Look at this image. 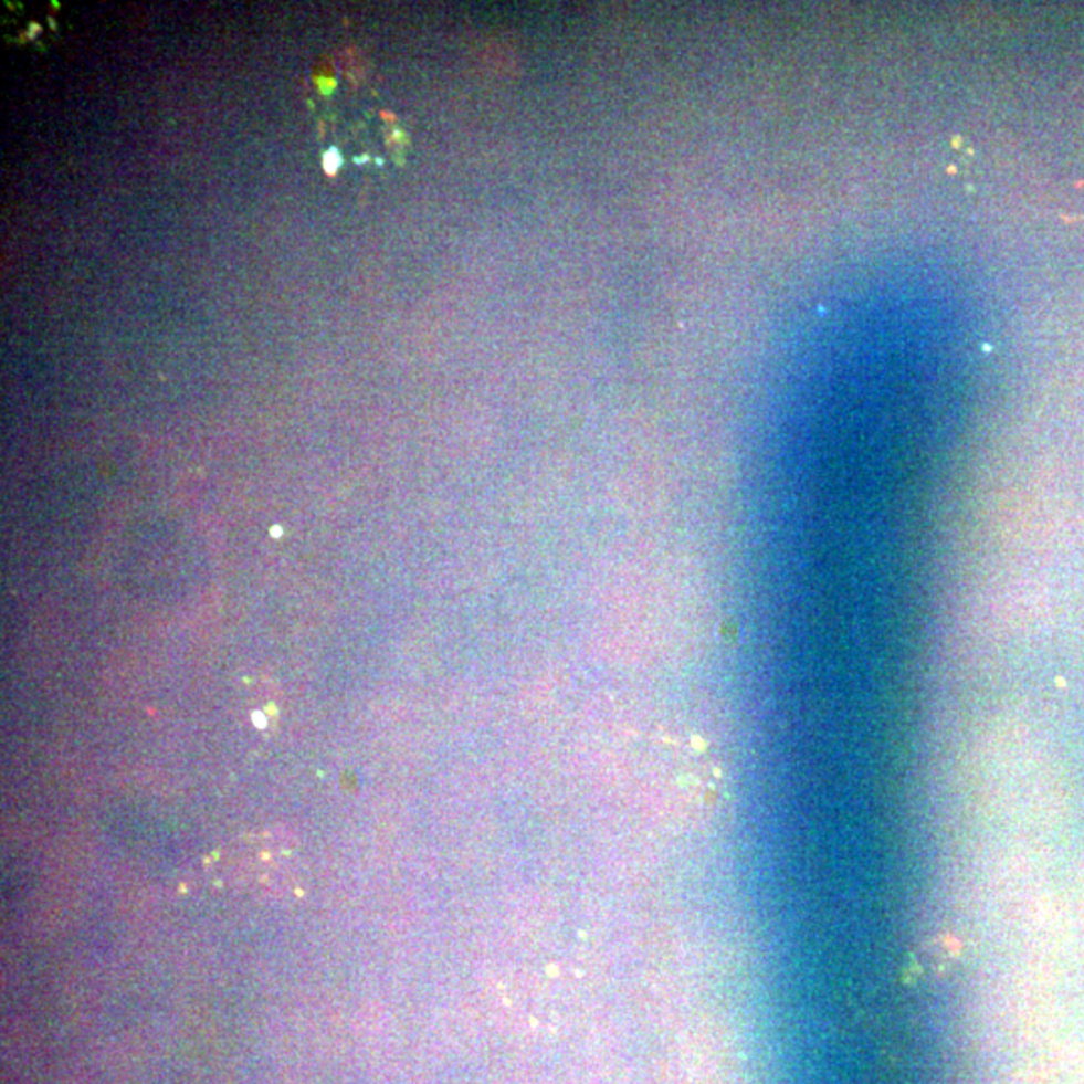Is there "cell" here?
Listing matches in <instances>:
<instances>
[{
	"instance_id": "cell-1",
	"label": "cell",
	"mask_w": 1084,
	"mask_h": 1084,
	"mask_svg": "<svg viewBox=\"0 0 1084 1084\" xmlns=\"http://www.w3.org/2000/svg\"><path fill=\"white\" fill-rule=\"evenodd\" d=\"M294 850L282 833H248L213 855V882L252 898L285 896L296 890Z\"/></svg>"
},
{
	"instance_id": "cell-2",
	"label": "cell",
	"mask_w": 1084,
	"mask_h": 1084,
	"mask_svg": "<svg viewBox=\"0 0 1084 1084\" xmlns=\"http://www.w3.org/2000/svg\"><path fill=\"white\" fill-rule=\"evenodd\" d=\"M324 164H326V169H328V171H336V169H338V165H340V157H338L336 151H331V154L326 155Z\"/></svg>"
},
{
	"instance_id": "cell-3",
	"label": "cell",
	"mask_w": 1084,
	"mask_h": 1084,
	"mask_svg": "<svg viewBox=\"0 0 1084 1084\" xmlns=\"http://www.w3.org/2000/svg\"><path fill=\"white\" fill-rule=\"evenodd\" d=\"M253 722H255L257 727H265V719H263L262 713H255V715H253Z\"/></svg>"
},
{
	"instance_id": "cell-4",
	"label": "cell",
	"mask_w": 1084,
	"mask_h": 1084,
	"mask_svg": "<svg viewBox=\"0 0 1084 1084\" xmlns=\"http://www.w3.org/2000/svg\"><path fill=\"white\" fill-rule=\"evenodd\" d=\"M282 535H284V530H282L280 526H274V528H272V537L280 538Z\"/></svg>"
}]
</instances>
